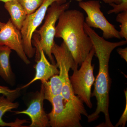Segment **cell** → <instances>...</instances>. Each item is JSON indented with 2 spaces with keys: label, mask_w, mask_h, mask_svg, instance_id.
<instances>
[{
  "label": "cell",
  "mask_w": 127,
  "mask_h": 127,
  "mask_svg": "<svg viewBox=\"0 0 127 127\" xmlns=\"http://www.w3.org/2000/svg\"><path fill=\"white\" fill-rule=\"evenodd\" d=\"M85 32L91 37L95 54L99 62V70L94 83V89L92 96H95L97 100V107L94 112L87 116L88 122L96 120L100 113L104 114L105 122L100 126L114 127L110 120L109 114V93L111 85L109 76V64L110 56L116 48L127 44V40L118 42H111L100 36L96 32L89 27L85 22Z\"/></svg>",
  "instance_id": "cell-1"
},
{
  "label": "cell",
  "mask_w": 127,
  "mask_h": 127,
  "mask_svg": "<svg viewBox=\"0 0 127 127\" xmlns=\"http://www.w3.org/2000/svg\"><path fill=\"white\" fill-rule=\"evenodd\" d=\"M58 20L55 37L63 39L75 63L80 66L93 48L91 37L84 29V14L76 9H67Z\"/></svg>",
  "instance_id": "cell-2"
},
{
  "label": "cell",
  "mask_w": 127,
  "mask_h": 127,
  "mask_svg": "<svg viewBox=\"0 0 127 127\" xmlns=\"http://www.w3.org/2000/svg\"><path fill=\"white\" fill-rule=\"evenodd\" d=\"M95 54L93 47L81 64L80 68L79 70L76 68L73 70V73L70 78L74 94L90 108L93 107L91 101V89L95 80L93 74L94 66L92 65L93 58Z\"/></svg>",
  "instance_id": "cell-3"
},
{
  "label": "cell",
  "mask_w": 127,
  "mask_h": 127,
  "mask_svg": "<svg viewBox=\"0 0 127 127\" xmlns=\"http://www.w3.org/2000/svg\"><path fill=\"white\" fill-rule=\"evenodd\" d=\"M52 108L48 114L52 127H81V112L74 104L67 101L61 94L55 96L51 102Z\"/></svg>",
  "instance_id": "cell-4"
},
{
  "label": "cell",
  "mask_w": 127,
  "mask_h": 127,
  "mask_svg": "<svg viewBox=\"0 0 127 127\" xmlns=\"http://www.w3.org/2000/svg\"><path fill=\"white\" fill-rule=\"evenodd\" d=\"M70 4V1L62 4L57 2L53 3L48 9L43 26L35 32L39 35V42L42 49L53 64H56L51 50L55 42L56 23L62 13L69 9Z\"/></svg>",
  "instance_id": "cell-5"
},
{
  "label": "cell",
  "mask_w": 127,
  "mask_h": 127,
  "mask_svg": "<svg viewBox=\"0 0 127 127\" xmlns=\"http://www.w3.org/2000/svg\"><path fill=\"white\" fill-rule=\"evenodd\" d=\"M78 5L87 14L85 22L88 26L101 30L104 39H121L119 31L108 21L101 11L99 0L81 1H79Z\"/></svg>",
  "instance_id": "cell-6"
},
{
  "label": "cell",
  "mask_w": 127,
  "mask_h": 127,
  "mask_svg": "<svg viewBox=\"0 0 127 127\" xmlns=\"http://www.w3.org/2000/svg\"><path fill=\"white\" fill-rule=\"evenodd\" d=\"M51 52L57 62V65L59 69V74L62 79L63 87L61 95L64 98L69 100L76 97L74 94L69 77L70 69L73 70L78 68V66L74 59L68 48L64 42L61 45L54 42Z\"/></svg>",
  "instance_id": "cell-7"
},
{
  "label": "cell",
  "mask_w": 127,
  "mask_h": 127,
  "mask_svg": "<svg viewBox=\"0 0 127 127\" xmlns=\"http://www.w3.org/2000/svg\"><path fill=\"white\" fill-rule=\"evenodd\" d=\"M54 2L62 4L67 0H45L36 10L28 15L23 23L21 32L22 36L23 49L28 57L32 58L36 52V48L32 45V38L34 32L45 18L48 7Z\"/></svg>",
  "instance_id": "cell-8"
},
{
  "label": "cell",
  "mask_w": 127,
  "mask_h": 127,
  "mask_svg": "<svg viewBox=\"0 0 127 127\" xmlns=\"http://www.w3.org/2000/svg\"><path fill=\"white\" fill-rule=\"evenodd\" d=\"M44 89L42 83L40 90L36 93L27 109L22 111H14L16 115L23 114L30 117L31 123L28 127H46L50 126L49 120L43 108Z\"/></svg>",
  "instance_id": "cell-9"
},
{
  "label": "cell",
  "mask_w": 127,
  "mask_h": 127,
  "mask_svg": "<svg viewBox=\"0 0 127 127\" xmlns=\"http://www.w3.org/2000/svg\"><path fill=\"white\" fill-rule=\"evenodd\" d=\"M34 43L36 47V51H38L39 59L36 61V64L34 67L36 71L35 76L29 83L21 87L23 89L36 81H48L52 76L59 74V70L56 64L50 63L46 58L45 53L42 49L39 42V36L38 34L34 35Z\"/></svg>",
  "instance_id": "cell-10"
},
{
  "label": "cell",
  "mask_w": 127,
  "mask_h": 127,
  "mask_svg": "<svg viewBox=\"0 0 127 127\" xmlns=\"http://www.w3.org/2000/svg\"><path fill=\"white\" fill-rule=\"evenodd\" d=\"M0 45L6 46L11 50L15 51L27 65L31 63L23 49L20 31L12 24L10 19L0 30Z\"/></svg>",
  "instance_id": "cell-11"
},
{
  "label": "cell",
  "mask_w": 127,
  "mask_h": 127,
  "mask_svg": "<svg viewBox=\"0 0 127 127\" xmlns=\"http://www.w3.org/2000/svg\"><path fill=\"white\" fill-rule=\"evenodd\" d=\"M4 7L10 16L12 23L21 31L28 15L25 9L18 0L5 2Z\"/></svg>",
  "instance_id": "cell-12"
},
{
  "label": "cell",
  "mask_w": 127,
  "mask_h": 127,
  "mask_svg": "<svg viewBox=\"0 0 127 127\" xmlns=\"http://www.w3.org/2000/svg\"><path fill=\"white\" fill-rule=\"evenodd\" d=\"M11 50L8 47L0 45V77L8 83L12 85L14 75L10 63Z\"/></svg>",
  "instance_id": "cell-13"
},
{
  "label": "cell",
  "mask_w": 127,
  "mask_h": 127,
  "mask_svg": "<svg viewBox=\"0 0 127 127\" xmlns=\"http://www.w3.org/2000/svg\"><path fill=\"white\" fill-rule=\"evenodd\" d=\"M19 106L18 102H13L4 95L0 97V127H28V126L23 125L24 124L28 123V121L25 119L21 120L17 119L15 122L10 123L5 122L2 119V117L6 113L17 108Z\"/></svg>",
  "instance_id": "cell-14"
},
{
  "label": "cell",
  "mask_w": 127,
  "mask_h": 127,
  "mask_svg": "<svg viewBox=\"0 0 127 127\" xmlns=\"http://www.w3.org/2000/svg\"><path fill=\"white\" fill-rule=\"evenodd\" d=\"M41 82L43 85L45 100L50 102L53 97L61 94L63 82L59 74L52 76L50 81Z\"/></svg>",
  "instance_id": "cell-15"
},
{
  "label": "cell",
  "mask_w": 127,
  "mask_h": 127,
  "mask_svg": "<svg viewBox=\"0 0 127 127\" xmlns=\"http://www.w3.org/2000/svg\"><path fill=\"white\" fill-rule=\"evenodd\" d=\"M80 1L84 0H75ZM105 3L109 4L113 7V9L109 10L108 14L115 13L119 14L123 11H127V0H102Z\"/></svg>",
  "instance_id": "cell-16"
},
{
  "label": "cell",
  "mask_w": 127,
  "mask_h": 127,
  "mask_svg": "<svg viewBox=\"0 0 127 127\" xmlns=\"http://www.w3.org/2000/svg\"><path fill=\"white\" fill-rule=\"evenodd\" d=\"M28 15L33 13L42 5L45 0H18Z\"/></svg>",
  "instance_id": "cell-17"
},
{
  "label": "cell",
  "mask_w": 127,
  "mask_h": 127,
  "mask_svg": "<svg viewBox=\"0 0 127 127\" xmlns=\"http://www.w3.org/2000/svg\"><path fill=\"white\" fill-rule=\"evenodd\" d=\"M116 21L121 23L120 26L119 35L121 38H124L127 40V11L119 13L116 17Z\"/></svg>",
  "instance_id": "cell-18"
},
{
  "label": "cell",
  "mask_w": 127,
  "mask_h": 127,
  "mask_svg": "<svg viewBox=\"0 0 127 127\" xmlns=\"http://www.w3.org/2000/svg\"><path fill=\"white\" fill-rule=\"evenodd\" d=\"M21 90V87L11 89L8 87L0 86V94L4 95L9 100L14 102L20 96Z\"/></svg>",
  "instance_id": "cell-19"
},
{
  "label": "cell",
  "mask_w": 127,
  "mask_h": 127,
  "mask_svg": "<svg viewBox=\"0 0 127 127\" xmlns=\"http://www.w3.org/2000/svg\"><path fill=\"white\" fill-rule=\"evenodd\" d=\"M125 97H126V103L125 105V109L121 117L118 122L117 123L114 127H124L126 125L127 121V90L124 91Z\"/></svg>",
  "instance_id": "cell-20"
},
{
  "label": "cell",
  "mask_w": 127,
  "mask_h": 127,
  "mask_svg": "<svg viewBox=\"0 0 127 127\" xmlns=\"http://www.w3.org/2000/svg\"><path fill=\"white\" fill-rule=\"evenodd\" d=\"M117 51L120 55L122 58L124 59L126 62H127V48H119L117 50Z\"/></svg>",
  "instance_id": "cell-21"
},
{
  "label": "cell",
  "mask_w": 127,
  "mask_h": 127,
  "mask_svg": "<svg viewBox=\"0 0 127 127\" xmlns=\"http://www.w3.org/2000/svg\"><path fill=\"white\" fill-rule=\"evenodd\" d=\"M5 23H3V22H2L0 21V30L4 26V25H5Z\"/></svg>",
  "instance_id": "cell-22"
},
{
  "label": "cell",
  "mask_w": 127,
  "mask_h": 127,
  "mask_svg": "<svg viewBox=\"0 0 127 127\" xmlns=\"http://www.w3.org/2000/svg\"><path fill=\"white\" fill-rule=\"evenodd\" d=\"M14 0H0V1H2V2H9V1H11Z\"/></svg>",
  "instance_id": "cell-23"
}]
</instances>
